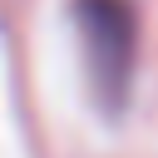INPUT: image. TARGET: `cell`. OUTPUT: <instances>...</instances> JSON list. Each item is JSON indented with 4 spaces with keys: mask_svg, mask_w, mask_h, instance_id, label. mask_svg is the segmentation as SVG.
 <instances>
[{
    "mask_svg": "<svg viewBox=\"0 0 158 158\" xmlns=\"http://www.w3.org/2000/svg\"><path fill=\"white\" fill-rule=\"evenodd\" d=\"M74 30L84 44L89 94L104 114H123L138 59V15L133 0H74Z\"/></svg>",
    "mask_w": 158,
    "mask_h": 158,
    "instance_id": "1",
    "label": "cell"
}]
</instances>
